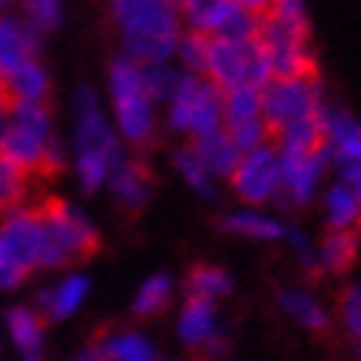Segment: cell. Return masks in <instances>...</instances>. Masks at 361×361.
Segmentation results:
<instances>
[{
  "label": "cell",
  "instance_id": "1",
  "mask_svg": "<svg viewBox=\"0 0 361 361\" xmlns=\"http://www.w3.org/2000/svg\"><path fill=\"white\" fill-rule=\"evenodd\" d=\"M110 17L120 30L123 54L140 63L173 60L183 33L179 0H110Z\"/></svg>",
  "mask_w": 361,
  "mask_h": 361
},
{
  "label": "cell",
  "instance_id": "2",
  "mask_svg": "<svg viewBox=\"0 0 361 361\" xmlns=\"http://www.w3.org/2000/svg\"><path fill=\"white\" fill-rule=\"evenodd\" d=\"M110 83V106H113V126L123 136L130 149H146L156 142L159 116H156V99L146 90L142 80V63L130 54H120L110 63L106 73Z\"/></svg>",
  "mask_w": 361,
  "mask_h": 361
},
{
  "label": "cell",
  "instance_id": "3",
  "mask_svg": "<svg viewBox=\"0 0 361 361\" xmlns=\"http://www.w3.org/2000/svg\"><path fill=\"white\" fill-rule=\"evenodd\" d=\"M40 216V269H70L99 249V232L87 212L63 199H47Z\"/></svg>",
  "mask_w": 361,
  "mask_h": 361
},
{
  "label": "cell",
  "instance_id": "4",
  "mask_svg": "<svg viewBox=\"0 0 361 361\" xmlns=\"http://www.w3.org/2000/svg\"><path fill=\"white\" fill-rule=\"evenodd\" d=\"M54 113L47 99H20L11 103V123L0 136V153L27 169V173H44L47 149L54 142Z\"/></svg>",
  "mask_w": 361,
  "mask_h": 361
},
{
  "label": "cell",
  "instance_id": "5",
  "mask_svg": "<svg viewBox=\"0 0 361 361\" xmlns=\"http://www.w3.org/2000/svg\"><path fill=\"white\" fill-rule=\"evenodd\" d=\"M222 126V87L209 77L183 73L173 97L166 99V130L183 140H196Z\"/></svg>",
  "mask_w": 361,
  "mask_h": 361
},
{
  "label": "cell",
  "instance_id": "6",
  "mask_svg": "<svg viewBox=\"0 0 361 361\" xmlns=\"http://www.w3.org/2000/svg\"><path fill=\"white\" fill-rule=\"evenodd\" d=\"M216 87L229 90L239 83H252V87H265L272 80V66L265 56L259 40H222V37H209V50H206V73Z\"/></svg>",
  "mask_w": 361,
  "mask_h": 361
},
{
  "label": "cell",
  "instance_id": "7",
  "mask_svg": "<svg viewBox=\"0 0 361 361\" xmlns=\"http://www.w3.org/2000/svg\"><path fill=\"white\" fill-rule=\"evenodd\" d=\"M232 196L245 206H275L282 192V153L272 140L262 146H252L239 156V163L226 179Z\"/></svg>",
  "mask_w": 361,
  "mask_h": 361
},
{
  "label": "cell",
  "instance_id": "8",
  "mask_svg": "<svg viewBox=\"0 0 361 361\" xmlns=\"http://www.w3.org/2000/svg\"><path fill=\"white\" fill-rule=\"evenodd\" d=\"M259 44H262L272 77H308L315 70V54H312V37L308 27L302 23H288L275 13H262V30H259Z\"/></svg>",
  "mask_w": 361,
  "mask_h": 361
},
{
  "label": "cell",
  "instance_id": "9",
  "mask_svg": "<svg viewBox=\"0 0 361 361\" xmlns=\"http://www.w3.org/2000/svg\"><path fill=\"white\" fill-rule=\"evenodd\" d=\"M329 97V87L318 73L308 77H272L262 87V116L272 133L298 116H315L322 99Z\"/></svg>",
  "mask_w": 361,
  "mask_h": 361
},
{
  "label": "cell",
  "instance_id": "10",
  "mask_svg": "<svg viewBox=\"0 0 361 361\" xmlns=\"http://www.w3.org/2000/svg\"><path fill=\"white\" fill-rule=\"evenodd\" d=\"M331 173V156L325 142L308 153H282V192L275 206L285 212H302L318 202V192Z\"/></svg>",
  "mask_w": 361,
  "mask_h": 361
},
{
  "label": "cell",
  "instance_id": "11",
  "mask_svg": "<svg viewBox=\"0 0 361 361\" xmlns=\"http://www.w3.org/2000/svg\"><path fill=\"white\" fill-rule=\"evenodd\" d=\"M77 149L106 153L116 166L130 156V146L123 142V136L110 123V116H106L93 87H80L73 93V153Z\"/></svg>",
  "mask_w": 361,
  "mask_h": 361
},
{
  "label": "cell",
  "instance_id": "12",
  "mask_svg": "<svg viewBox=\"0 0 361 361\" xmlns=\"http://www.w3.org/2000/svg\"><path fill=\"white\" fill-rule=\"evenodd\" d=\"M219 302H209L199 295H186L179 318H176V338L183 341V348L206 355V358H222L229 355V335L219 322Z\"/></svg>",
  "mask_w": 361,
  "mask_h": 361
},
{
  "label": "cell",
  "instance_id": "13",
  "mask_svg": "<svg viewBox=\"0 0 361 361\" xmlns=\"http://www.w3.org/2000/svg\"><path fill=\"white\" fill-rule=\"evenodd\" d=\"M318 126H322V142H325V149L331 156V169L361 159V120L345 103H338L331 97L322 99Z\"/></svg>",
  "mask_w": 361,
  "mask_h": 361
},
{
  "label": "cell",
  "instance_id": "14",
  "mask_svg": "<svg viewBox=\"0 0 361 361\" xmlns=\"http://www.w3.org/2000/svg\"><path fill=\"white\" fill-rule=\"evenodd\" d=\"M0 242L7 245L13 259L33 272L40 269V216L33 206H11L4 209V219H0Z\"/></svg>",
  "mask_w": 361,
  "mask_h": 361
},
{
  "label": "cell",
  "instance_id": "15",
  "mask_svg": "<svg viewBox=\"0 0 361 361\" xmlns=\"http://www.w3.org/2000/svg\"><path fill=\"white\" fill-rule=\"evenodd\" d=\"M219 229L229 232V235H239V239L249 242H262V245H272V242L285 239V229L288 222L279 219L275 212H269V206H245L232 209L219 219Z\"/></svg>",
  "mask_w": 361,
  "mask_h": 361
},
{
  "label": "cell",
  "instance_id": "16",
  "mask_svg": "<svg viewBox=\"0 0 361 361\" xmlns=\"http://www.w3.org/2000/svg\"><path fill=\"white\" fill-rule=\"evenodd\" d=\"M110 192H113V202L126 212V216H140L142 209L149 206L153 199V176L142 163H136L133 156H126L116 169L110 173Z\"/></svg>",
  "mask_w": 361,
  "mask_h": 361
},
{
  "label": "cell",
  "instance_id": "17",
  "mask_svg": "<svg viewBox=\"0 0 361 361\" xmlns=\"http://www.w3.org/2000/svg\"><path fill=\"white\" fill-rule=\"evenodd\" d=\"M77 358H90V361H153L159 358V348L149 335H142L136 329H123V331H110L97 338L90 348H83Z\"/></svg>",
  "mask_w": 361,
  "mask_h": 361
},
{
  "label": "cell",
  "instance_id": "18",
  "mask_svg": "<svg viewBox=\"0 0 361 361\" xmlns=\"http://www.w3.org/2000/svg\"><path fill=\"white\" fill-rule=\"evenodd\" d=\"M279 308L285 312V318H288L292 325H298V329L308 331V335H325V331L331 329L329 305H325L312 288H305V285H288V288H282V292H279Z\"/></svg>",
  "mask_w": 361,
  "mask_h": 361
},
{
  "label": "cell",
  "instance_id": "19",
  "mask_svg": "<svg viewBox=\"0 0 361 361\" xmlns=\"http://www.w3.org/2000/svg\"><path fill=\"white\" fill-rule=\"evenodd\" d=\"M87 295H90V279L83 272H70L56 285L37 292V308H40V315L50 318V322H63V318L77 315L80 308H83Z\"/></svg>",
  "mask_w": 361,
  "mask_h": 361
},
{
  "label": "cell",
  "instance_id": "20",
  "mask_svg": "<svg viewBox=\"0 0 361 361\" xmlns=\"http://www.w3.org/2000/svg\"><path fill=\"white\" fill-rule=\"evenodd\" d=\"M322 219L325 229H361V196L351 186H345L338 176L325 179V186L318 192Z\"/></svg>",
  "mask_w": 361,
  "mask_h": 361
},
{
  "label": "cell",
  "instance_id": "21",
  "mask_svg": "<svg viewBox=\"0 0 361 361\" xmlns=\"http://www.w3.org/2000/svg\"><path fill=\"white\" fill-rule=\"evenodd\" d=\"M40 37L30 20H17L11 13H0V73H7L27 56H37L40 50Z\"/></svg>",
  "mask_w": 361,
  "mask_h": 361
},
{
  "label": "cell",
  "instance_id": "22",
  "mask_svg": "<svg viewBox=\"0 0 361 361\" xmlns=\"http://www.w3.org/2000/svg\"><path fill=\"white\" fill-rule=\"evenodd\" d=\"M0 87H4V97L11 103L47 99L50 97V73H47V66L37 56H27L17 66H11L7 73H0Z\"/></svg>",
  "mask_w": 361,
  "mask_h": 361
},
{
  "label": "cell",
  "instance_id": "23",
  "mask_svg": "<svg viewBox=\"0 0 361 361\" xmlns=\"http://www.w3.org/2000/svg\"><path fill=\"white\" fill-rule=\"evenodd\" d=\"M7 331H11L13 348L23 358H40L47 348V318L40 315V308L13 305L7 312Z\"/></svg>",
  "mask_w": 361,
  "mask_h": 361
},
{
  "label": "cell",
  "instance_id": "24",
  "mask_svg": "<svg viewBox=\"0 0 361 361\" xmlns=\"http://www.w3.org/2000/svg\"><path fill=\"white\" fill-rule=\"evenodd\" d=\"M358 229H325V235L318 239V265L322 275H345L358 262Z\"/></svg>",
  "mask_w": 361,
  "mask_h": 361
},
{
  "label": "cell",
  "instance_id": "25",
  "mask_svg": "<svg viewBox=\"0 0 361 361\" xmlns=\"http://www.w3.org/2000/svg\"><path fill=\"white\" fill-rule=\"evenodd\" d=\"M192 142V149L199 153V159L206 163V169L219 183H226L232 176V169H235V163H239V156L242 149L232 142V136L226 133V126H219V130H209L202 133V136H196V140H189Z\"/></svg>",
  "mask_w": 361,
  "mask_h": 361
},
{
  "label": "cell",
  "instance_id": "26",
  "mask_svg": "<svg viewBox=\"0 0 361 361\" xmlns=\"http://www.w3.org/2000/svg\"><path fill=\"white\" fill-rule=\"evenodd\" d=\"M173 295H176V285L169 275L166 272L149 275V279L136 288V295H133V318H140V322L159 318L166 308L173 305Z\"/></svg>",
  "mask_w": 361,
  "mask_h": 361
},
{
  "label": "cell",
  "instance_id": "27",
  "mask_svg": "<svg viewBox=\"0 0 361 361\" xmlns=\"http://www.w3.org/2000/svg\"><path fill=\"white\" fill-rule=\"evenodd\" d=\"M173 166H176V173H179V179H183L199 199H209V202H212V199L219 196V179L206 169V163H202L199 153L192 149V142H186V146L176 149Z\"/></svg>",
  "mask_w": 361,
  "mask_h": 361
},
{
  "label": "cell",
  "instance_id": "28",
  "mask_svg": "<svg viewBox=\"0 0 361 361\" xmlns=\"http://www.w3.org/2000/svg\"><path fill=\"white\" fill-rule=\"evenodd\" d=\"M235 292V279H232L229 269L222 265H212V262H202V265H192L186 275V295H199V298H209V302H222Z\"/></svg>",
  "mask_w": 361,
  "mask_h": 361
},
{
  "label": "cell",
  "instance_id": "29",
  "mask_svg": "<svg viewBox=\"0 0 361 361\" xmlns=\"http://www.w3.org/2000/svg\"><path fill=\"white\" fill-rule=\"evenodd\" d=\"M259 30H262V13L242 7L239 0H229V7L222 11L216 30L209 33V37H222V40L245 44V40H259Z\"/></svg>",
  "mask_w": 361,
  "mask_h": 361
},
{
  "label": "cell",
  "instance_id": "30",
  "mask_svg": "<svg viewBox=\"0 0 361 361\" xmlns=\"http://www.w3.org/2000/svg\"><path fill=\"white\" fill-rule=\"evenodd\" d=\"M259 116H262V87L239 83V87L222 90V126H235Z\"/></svg>",
  "mask_w": 361,
  "mask_h": 361
},
{
  "label": "cell",
  "instance_id": "31",
  "mask_svg": "<svg viewBox=\"0 0 361 361\" xmlns=\"http://www.w3.org/2000/svg\"><path fill=\"white\" fill-rule=\"evenodd\" d=\"M272 142L279 146V153H308L322 146V126H318V113L315 116H298V120L285 123L272 133Z\"/></svg>",
  "mask_w": 361,
  "mask_h": 361
},
{
  "label": "cell",
  "instance_id": "32",
  "mask_svg": "<svg viewBox=\"0 0 361 361\" xmlns=\"http://www.w3.org/2000/svg\"><path fill=\"white\" fill-rule=\"evenodd\" d=\"M338 329L348 341L351 358H361V285L351 282L338 295Z\"/></svg>",
  "mask_w": 361,
  "mask_h": 361
},
{
  "label": "cell",
  "instance_id": "33",
  "mask_svg": "<svg viewBox=\"0 0 361 361\" xmlns=\"http://www.w3.org/2000/svg\"><path fill=\"white\" fill-rule=\"evenodd\" d=\"M226 7H229V0H179V17L189 30L212 33Z\"/></svg>",
  "mask_w": 361,
  "mask_h": 361
},
{
  "label": "cell",
  "instance_id": "34",
  "mask_svg": "<svg viewBox=\"0 0 361 361\" xmlns=\"http://www.w3.org/2000/svg\"><path fill=\"white\" fill-rule=\"evenodd\" d=\"M282 242H285V249L292 252L295 265L308 275V279H318V275H322V265H318V242H312V235H308L302 226L288 222V229H285V239Z\"/></svg>",
  "mask_w": 361,
  "mask_h": 361
},
{
  "label": "cell",
  "instance_id": "35",
  "mask_svg": "<svg viewBox=\"0 0 361 361\" xmlns=\"http://www.w3.org/2000/svg\"><path fill=\"white\" fill-rule=\"evenodd\" d=\"M206 50H209V33H199V30L183 27L173 60L183 66L186 73H199V77H202V73H206Z\"/></svg>",
  "mask_w": 361,
  "mask_h": 361
},
{
  "label": "cell",
  "instance_id": "36",
  "mask_svg": "<svg viewBox=\"0 0 361 361\" xmlns=\"http://www.w3.org/2000/svg\"><path fill=\"white\" fill-rule=\"evenodd\" d=\"M23 11L40 33H50L63 23V0H23Z\"/></svg>",
  "mask_w": 361,
  "mask_h": 361
},
{
  "label": "cell",
  "instance_id": "37",
  "mask_svg": "<svg viewBox=\"0 0 361 361\" xmlns=\"http://www.w3.org/2000/svg\"><path fill=\"white\" fill-rule=\"evenodd\" d=\"M226 133L232 136V142L239 146L242 153H245V149H252V146H262V142L272 140V126L265 123V116H259V120L235 123V126H226Z\"/></svg>",
  "mask_w": 361,
  "mask_h": 361
},
{
  "label": "cell",
  "instance_id": "38",
  "mask_svg": "<svg viewBox=\"0 0 361 361\" xmlns=\"http://www.w3.org/2000/svg\"><path fill=\"white\" fill-rule=\"evenodd\" d=\"M27 275L30 272H27L11 252H7V245L0 242V292H7V288H20V285L27 282Z\"/></svg>",
  "mask_w": 361,
  "mask_h": 361
},
{
  "label": "cell",
  "instance_id": "39",
  "mask_svg": "<svg viewBox=\"0 0 361 361\" xmlns=\"http://www.w3.org/2000/svg\"><path fill=\"white\" fill-rule=\"evenodd\" d=\"M269 13H275V17H282L288 23L308 27V0H272Z\"/></svg>",
  "mask_w": 361,
  "mask_h": 361
},
{
  "label": "cell",
  "instance_id": "40",
  "mask_svg": "<svg viewBox=\"0 0 361 361\" xmlns=\"http://www.w3.org/2000/svg\"><path fill=\"white\" fill-rule=\"evenodd\" d=\"M331 173L338 176L345 186H351L361 196V159H355V163H348V166H338V169H331Z\"/></svg>",
  "mask_w": 361,
  "mask_h": 361
},
{
  "label": "cell",
  "instance_id": "41",
  "mask_svg": "<svg viewBox=\"0 0 361 361\" xmlns=\"http://www.w3.org/2000/svg\"><path fill=\"white\" fill-rule=\"evenodd\" d=\"M242 7H249V11H259V13H269L272 7V0H239Z\"/></svg>",
  "mask_w": 361,
  "mask_h": 361
},
{
  "label": "cell",
  "instance_id": "42",
  "mask_svg": "<svg viewBox=\"0 0 361 361\" xmlns=\"http://www.w3.org/2000/svg\"><path fill=\"white\" fill-rule=\"evenodd\" d=\"M11 4H13V0H0V13H7V11H11Z\"/></svg>",
  "mask_w": 361,
  "mask_h": 361
},
{
  "label": "cell",
  "instance_id": "43",
  "mask_svg": "<svg viewBox=\"0 0 361 361\" xmlns=\"http://www.w3.org/2000/svg\"><path fill=\"white\" fill-rule=\"evenodd\" d=\"M0 209H4V199H0Z\"/></svg>",
  "mask_w": 361,
  "mask_h": 361
},
{
  "label": "cell",
  "instance_id": "44",
  "mask_svg": "<svg viewBox=\"0 0 361 361\" xmlns=\"http://www.w3.org/2000/svg\"><path fill=\"white\" fill-rule=\"evenodd\" d=\"M0 93H4V87H0Z\"/></svg>",
  "mask_w": 361,
  "mask_h": 361
}]
</instances>
